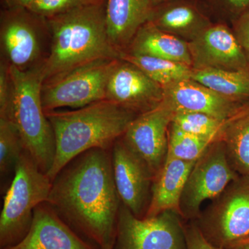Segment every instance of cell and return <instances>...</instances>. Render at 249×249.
<instances>
[{
	"label": "cell",
	"instance_id": "cell-1",
	"mask_svg": "<svg viewBox=\"0 0 249 249\" xmlns=\"http://www.w3.org/2000/svg\"><path fill=\"white\" fill-rule=\"evenodd\" d=\"M47 202L85 240L113 249L121 201L111 149H91L70 160L52 180Z\"/></svg>",
	"mask_w": 249,
	"mask_h": 249
},
{
	"label": "cell",
	"instance_id": "cell-2",
	"mask_svg": "<svg viewBox=\"0 0 249 249\" xmlns=\"http://www.w3.org/2000/svg\"><path fill=\"white\" fill-rule=\"evenodd\" d=\"M106 1L47 18L52 47L41 69L42 83L101 59H121L111 44L106 16Z\"/></svg>",
	"mask_w": 249,
	"mask_h": 249
},
{
	"label": "cell",
	"instance_id": "cell-3",
	"mask_svg": "<svg viewBox=\"0 0 249 249\" xmlns=\"http://www.w3.org/2000/svg\"><path fill=\"white\" fill-rule=\"evenodd\" d=\"M55 141V155L47 176L53 180L73 158L94 148L111 150L137 117L107 99L74 110L45 112Z\"/></svg>",
	"mask_w": 249,
	"mask_h": 249
},
{
	"label": "cell",
	"instance_id": "cell-4",
	"mask_svg": "<svg viewBox=\"0 0 249 249\" xmlns=\"http://www.w3.org/2000/svg\"><path fill=\"white\" fill-rule=\"evenodd\" d=\"M9 68L14 95L9 111L0 118L8 119L17 127L26 150L47 175L55 158V141L41 101V68L29 71Z\"/></svg>",
	"mask_w": 249,
	"mask_h": 249
},
{
	"label": "cell",
	"instance_id": "cell-5",
	"mask_svg": "<svg viewBox=\"0 0 249 249\" xmlns=\"http://www.w3.org/2000/svg\"><path fill=\"white\" fill-rule=\"evenodd\" d=\"M51 188L52 180L24 150L4 193L0 214V249L14 247L24 240L30 230L34 210L48 201Z\"/></svg>",
	"mask_w": 249,
	"mask_h": 249
},
{
	"label": "cell",
	"instance_id": "cell-6",
	"mask_svg": "<svg viewBox=\"0 0 249 249\" xmlns=\"http://www.w3.org/2000/svg\"><path fill=\"white\" fill-rule=\"evenodd\" d=\"M52 47L47 18L27 8H4L0 13V60L20 71L42 69Z\"/></svg>",
	"mask_w": 249,
	"mask_h": 249
},
{
	"label": "cell",
	"instance_id": "cell-7",
	"mask_svg": "<svg viewBox=\"0 0 249 249\" xmlns=\"http://www.w3.org/2000/svg\"><path fill=\"white\" fill-rule=\"evenodd\" d=\"M219 249L249 239V175H240L193 221Z\"/></svg>",
	"mask_w": 249,
	"mask_h": 249
},
{
	"label": "cell",
	"instance_id": "cell-8",
	"mask_svg": "<svg viewBox=\"0 0 249 249\" xmlns=\"http://www.w3.org/2000/svg\"><path fill=\"white\" fill-rule=\"evenodd\" d=\"M119 59H101L42 83L41 101L45 112L79 109L106 99L108 80Z\"/></svg>",
	"mask_w": 249,
	"mask_h": 249
},
{
	"label": "cell",
	"instance_id": "cell-9",
	"mask_svg": "<svg viewBox=\"0 0 249 249\" xmlns=\"http://www.w3.org/2000/svg\"><path fill=\"white\" fill-rule=\"evenodd\" d=\"M185 222L173 211L139 218L121 203L113 249H188Z\"/></svg>",
	"mask_w": 249,
	"mask_h": 249
},
{
	"label": "cell",
	"instance_id": "cell-10",
	"mask_svg": "<svg viewBox=\"0 0 249 249\" xmlns=\"http://www.w3.org/2000/svg\"><path fill=\"white\" fill-rule=\"evenodd\" d=\"M240 176L232 168L222 141H216L196 160L187 178L179 202V213L186 222L196 220L205 201L219 196Z\"/></svg>",
	"mask_w": 249,
	"mask_h": 249
},
{
	"label": "cell",
	"instance_id": "cell-11",
	"mask_svg": "<svg viewBox=\"0 0 249 249\" xmlns=\"http://www.w3.org/2000/svg\"><path fill=\"white\" fill-rule=\"evenodd\" d=\"M174 114L169 106L162 101L157 107L137 116L121 137L129 150L147 165L153 178L166 160Z\"/></svg>",
	"mask_w": 249,
	"mask_h": 249
},
{
	"label": "cell",
	"instance_id": "cell-12",
	"mask_svg": "<svg viewBox=\"0 0 249 249\" xmlns=\"http://www.w3.org/2000/svg\"><path fill=\"white\" fill-rule=\"evenodd\" d=\"M113 175L121 203L139 218L146 216L152 197L153 177L147 165L118 139L111 148Z\"/></svg>",
	"mask_w": 249,
	"mask_h": 249
},
{
	"label": "cell",
	"instance_id": "cell-13",
	"mask_svg": "<svg viewBox=\"0 0 249 249\" xmlns=\"http://www.w3.org/2000/svg\"><path fill=\"white\" fill-rule=\"evenodd\" d=\"M106 99L139 115L163 101V88L138 67L119 59L108 80Z\"/></svg>",
	"mask_w": 249,
	"mask_h": 249
},
{
	"label": "cell",
	"instance_id": "cell-14",
	"mask_svg": "<svg viewBox=\"0 0 249 249\" xmlns=\"http://www.w3.org/2000/svg\"><path fill=\"white\" fill-rule=\"evenodd\" d=\"M191 49L194 69L223 70L249 69V62L231 31L224 24L209 25L198 33Z\"/></svg>",
	"mask_w": 249,
	"mask_h": 249
},
{
	"label": "cell",
	"instance_id": "cell-15",
	"mask_svg": "<svg viewBox=\"0 0 249 249\" xmlns=\"http://www.w3.org/2000/svg\"><path fill=\"white\" fill-rule=\"evenodd\" d=\"M163 101L174 112H199L227 121L246 103L219 94L193 79L182 80L163 88Z\"/></svg>",
	"mask_w": 249,
	"mask_h": 249
},
{
	"label": "cell",
	"instance_id": "cell-16",
	"mask_svg": "<svg viewBox=\"0 0 249 249\" xmlns=\"http://www.w3.org/2000/svg\"><path fill=\"white\" fill-rule=\"evenodd\" d=\"M5 249H99L59 217L48 202L34 210L30 230L17 245Z\"/></svg>",
	"mask_w": 249,
	"mask_h": 249
},
{
	"label": "cell",
	"instance_id": "cell-17",
	"mask_svg": "<svg viewBox=\"0 0 249 249\" xmlns=\"http://www.w3.org/2000/svg\"><path fill=\"white\" fill-rule=\"evenodd\" d=\"M153 9L150 0H106L108 35L121 55L141 27L148 22Z\"/></svg>",
	"mask_w": 249,
	"mask_h": 249
},
{
	"label": "cell",
	"instance_id": "cell-18",
	"mask_svg": "<svg viewBox=\"0 0 249 249\" xmlns=\"http://www.w3.org/2000/svg\"><path fill=\"white\" fill-rule=\"evenodd\" d=\"M196 162L166 159L163 168L154 178L151 201L145 217H155L168 211L179 213L183 188Z\"/></svg>",
	"mask_w": 249,
	"mask_h": 249
},
{
	"label": "cell",
	"instance_id": "cell-19",
	"mask_svg": "<svg viewBox=\"0 0 249 249\" xmlns=\"http://www.w3.org/2000/svg\"><path fill=\"white\" fill-rule=\"evenodd\" d=\"M124 53L164 59L191 67L193 65L189 45L150 22L141 27Z\"/></svg>",
	"mask_w": 249,
	"mask_h": 249
},
{
	"label": "cell",
	"instance_id": "cell-20",
	"mask_svg": "<svg viewBox=\"0 0 249 249\" xmlns=\"http://www.w3.org/2000/svg\"><path fill=\"white\" fill-rule=\"evenodd\" d=\"M219 141L232 168L240 175H249V102L226 121Z\"/></svg>",
	"mask_w": 249,
	"mask_h": 249
},
{
	"label": "cell",
	"instance_id": "cell-21",
	"mask_svg": "<svg viewBox=\"0 0 249 249\" xmlns=\"http://www.w3.org/2000/svg\"><path fill=\"white\" fill-rule=\"evenodd\" d=\"M148 22L165 31L203 29L209 25L199 9L184 0H170L155 6Z\"/></svg>",
	"mask_w": 249,
	"mask_h": 249
},
{
	"label": "cell",
	"instance_id": "cell-22",
	"mask_svg": "<svg viewBox=\"0 0 249 249\" xmlns=\"http://www.w3.org/2000/svg\"><path fill=\"white\" fill-rule=\"evenodd\" d=\"M191 79L233 101L249 102V69H193Z\"/></svg>",
	"mask_w": 249,
	"mask_h": 249
},
{
	"label": "cell",
	"instance_id": "cell-23",
	"mask_svg": "<svg viewBox=\"0 0 249 249\" xmlns=\"http://www.w3.org/2000/svg\"><path fill=\"white\" fill-rule=\"evenodd\" d=\"M121 59L138 67L163 88L191 79L193 73L191 66L164 59L129 53H121Z\"/></svg>",
	"mask_w": 249,
	"mask_h": 249
},
{
	"label": "cell",
	"instance_id": "cell-24",
	"mask_svg": "<svg viewBox=\"0 0 249 249\" xmlns=\"http://www.w3.org/2000/svg\"><path fill=\"white\" fill-rule=\"evenodd\" d=\"M25 150L17 127L8 119L0 118V178L1 190L5 192L14 178L18 160Z\"/></svg>",
	"mask_w": 249,
	"mask_h": 249
},
{
	"label": "cell",
	"instance_id": "cell-25",
	"mask_svg": "<svg viewBox=\"0 0 249 249\" xmlns=\"http://www.w3.org/2000/svg\"><path fill=\"white\" fill-rule=\"evenodd\" d=\"M225 123L203 113L178 111L174 114L171 124L183 132L213 142L220 139Z\"/></svg>",
	"mask_w": 249,
	"mask_h": 249
},
{
	"label": "cell",
	"instance_id": "cell-26",
	"mask_svg": "<svg viewBox=\"0 0 249 249\" xmlns=\"http://www.w3.org/2000/svg\"><path fill=\"white\" fill-rule=\"evenodd\" d=\"M211 143L212 142L183 132L171 124L166 159L196 161Z\"/></svg>",
	"mask_w": 249,
	"mask_h": 249
},
{
	"label": "cell",
	"instance_id": "cell-27",
	"mask_svg": "<svg viewBox=\"0 0 249 249\" xmlns=\"http://www.w3.org/2000/svg\"><path fill=\"white\" fill-rule=\"evenodd\" d=\"M106 0H35L27 8L42 17L49 18L85 6L101 4Z\"/></svg>",
	"mask_w": 249,
	"mask_h": 249
},
{
	"label": "cell",
	"instance_id": "cell-28",
	"mask_svg": "<svg viewBox=\"0 0 249 249\" xmlns=\"http://www.w3.org/2000/svg\"><path fill=\"white\" fill-rule=\"evenodd\" d=\"M14 85L9 65L0 60V116L6 115L12 103Z\"/></svg>",
	"mask_w": 249,
	"mask_h": 249
},
{
	"label": "cell",
	"instance_id": "cell-29",
	"mask_svg": "<svg viewBox=\"0 0 249 249\" xmlns=\"http://www.w3.org/2000/svg\"><path fill=\"white\" fill-rule=\"evenodd\" d=\"M188 249H219L209 243L193 221L185 222Z\"/></svg>",
	"mask_w": 249,
	"mask_h": 249
},
{
	"label": "cell",
	"instance_id": "cell-30",
	"mask_svg": "<svg viewBox=\"0 0 249 249\" xmlns=\"http://www.w3.org/2000/svg\"><path fill=\"white\" fill-rule=\"evenodd\" d=\"M235 37L249 62V11L235 20Z\"/></svg>",
	"mask_w": 249,
	"mask_h": 249
},
{
	"label": "cell",
	"instance_id": "cell-31",
	"mask_svg": "<svg viewBox=\"0 0 249 249\" xmlns=\"http://www.w3.org/2000/svg\"><path fill=\"white\" fill-rule=\"evenodd\" d=\"M227 12L235 16V20L241 15L249 11V0H213Z\"/></svg>",
	"mask_w": 249,
	"mask_h": 249
},
{
	"label": "cell",
	"instance_id": "cell-32",
	"mask_svg": "<svg viewBox=\"0 0 249 249\" xmlns=\"http://www.w3.org/2000/svg\"><path fill=\"white\" fill-rule=\"evenodd\" d=\"M4 8H28L35 0H1Z\"/></svg>",
	"mask_w": 249,
	"mask_h": 249
},
{
	"label": "cell",
	"instance_id": "cell-33",
	"mask_svg": "<svg viewBox=\"0 0 249 249\" xmlns=\"http://www.w3.org/2000/svg\"><path fill=\"white\" fill-rule=\"evenodd\" d=\"M225 249H249V239L235 244Z\"/></svg>",
	"mask_w": 249,
	"mask_h": 249
},
{
	"label": "cell",
	"instance_id": "cell-34",
	"mask_svg": "<svg viewBox=\"0 0 249 249\" xmlns=\"http://www.w3.org/2000/svg\"><path fill=\"white\" fill-rule=\"evenodd\" d=\"M170 1V0H150L152 6H153V8H155V6H158V5L163 4V3L166 2V1Z\"/></svg>",
	"mask_w": 249,
	"mask_h": 249
}]
</instances>
